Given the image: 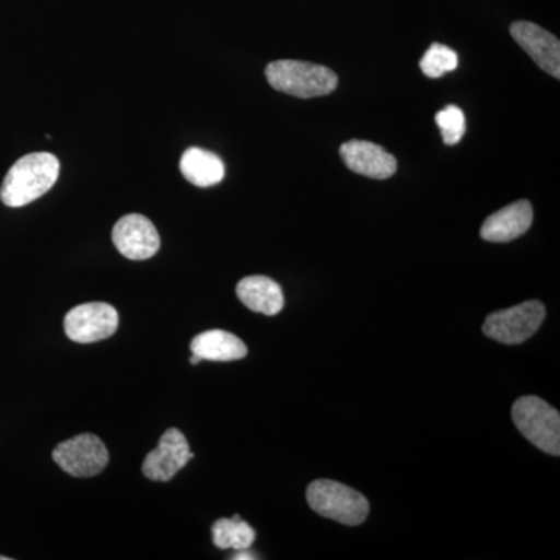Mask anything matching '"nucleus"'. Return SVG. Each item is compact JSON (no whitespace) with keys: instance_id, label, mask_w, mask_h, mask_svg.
<instances>
[{"instance_id":"7ed1b4c3","label":"nucleus","mask_w":560,"mask_h":560,"mask_svg":"<svg viewBox=\"0 0 560 560\" xmlns=\"http://www.w3.org/2000/svg\"><path fill=\"white\" fill-rule=\"evenodd\" d=\"M307 501L320 517L342 525L359 526L370 514V501L359 490L337 481H313L307 489Z\"/></svg>"},{"instance_id":"aec40b11","label":"nucleus","mask_w":560,"mask_h":560,"mask_svg":"<svg viewBox=\"0 0 560 560\" xmlns=\"http://www.w3.org/2000/svg\"><path fill=\"white\" fill-rule=\"evenodd\" d=\"M200 361H202L201 357L195 355V353H194V355H191V359H190L191 364H198V363H200Z\"/></svg>"},{"instance_id":"f257e3e1","label":"nucleus","mask_w":560,"mask_h":560,"mask_svg":"<svg viewBox=\"0 0 560 560\" xmlns=\"http://www.w3.org/2000/svg\"><path fill=\"white\" fill-rule=\"evenodd\" d=\"M60 176V161L51 153H31L11 165L0 200L9 208H22L46 195Z\"/></svg>"},{"instance_id":"f03ea898","label":"nucleus","mask_w":560,"mask_h":560,"mask_svg":"<svg viewBox=\"0 0 560 560\" xmlns=\"http://www.w3.org/2000/svg\"><path fill=\"white\" fill-rule=\"evenodd\" d=\"M265 75L276 91L298 98L323 97L338 86V77L334 70L305 61L270 62L265 69Z\"/></svg>"},{"instance_id":"423d86ee","label":"nucleus","mask_w":560,"mask_h":560,"mask_svg":"<svg viewBox=\"0 0 560 560\" xmlns=\"http://www.w3.org/2000/svg\"><path fill=\"white\" fill-rule=\"evenodd\" d=\"M51 458L70 477L90 478L105 470L109 463V453L101 438L83 433L58 444Z\"/></svg>"},{"instance_id":"6ab92c4d","label":"nucleus","mask_w":560,"mask_h":560,"mask_svg":"<svg viewBox=\"0 0 560 560\" xmlns=\"http://www.w3.org/2000/svg\"><path fill=\"white\" fill-rule=\"evenodd\" d=\"M232 559H234V560H254V559H259V558H257V556L254 555V552H249L248 550H242V551H237V555L232 556Z\"/></svg>"},{"instance_id":"0eeeda50","label":"nucleus","mask_w":560,"mask_h":560,"mask_svg":"<svg viewBox=\"0 0 560 560\" xmlns=\"http://www.w3.org/2000/svg\"><path fill=\"white\" fill-rule=\"evenodd\" d=\"M119 327V313L105 302L79 305L66 315L65 330L70 340L90 345L108 340Z\"/></svg>"},{"instance_id":"2eb2a0df","label":"nucleus","mask_w":560,"mask_h":560,"mask_svg":"<svg viewBox=\"0 0 560 560\" xmlns=\"http://www.w3.org/2000/svg\"><path fill=\"white\" fill-rule=\"evenodd\" d=\"M179 171L190 184L202 189L217 186L224 178L223 161L217 154L197 147L184 151Z\"/></svg>"},{"instance_id":"f8f14e48","label":"nucleus","mask_w":560,"mask_h":560,"mask_svg":"<svg viewBox=\"0 0 560 560\" xmlns=\"http://www.w3.org/2000/svg\"><path fill=\"white\" fill-rule=\"evenodd\" d=\"M533 217V206L528 200L512 202L488 217V220L482 223L481 237L492 243L515 241L529 231Z\"/></svg>"},{"instance_id":"39448f33","label":"nucleus","mask_w":560,"mask_h":560,"mask_svg":"<svg viewBox=\"0 0 560 560\" xmlns=\"http://www.w3.org/2000/svg\"><path fill=\"white\" fill-rule=\"evenodd\" d=\"M545 305L539 301L523 302L506 311L488 316L482 331L486 337L503 345H522L528 341L545 320Z\"/></svg>"},{"instance_id":"1a4fd4ad","label":"nucleus","mask_w":560,"mask_h":560,"mask_svg":"<svg viewBox=\"0 0 560 560\" xmlns=\"http://www.w3.org/2000/svg\"><path fill=\"white\" fill-rule=\"evenodd\" d=\"M194 458L189 442L178 429H168L162 434L160 445L147 455L142 471L149 480L171 481Z\"/></svg>"},{"instance_id":"ddd939ff","label":"nucleus","mask_w":560,"mask_h":560,"mask_svg":"<svg viewBox=\"0 0 560 560\" xmlns=\"http://www.w3.org/2000/svg\"><path fill=\"white\" fill-rule=\"evenodd\" d=\"M237 296L249 311L267 316L278 315L285 304L279 283L265 276L242 279L237 285Z\"/></svg>"},{"instance_id":"9d476101","label":"nucleus","mask_w":560,"mask_h":560,"mask_svg":"<svg viewBox=\"0 0 560 560\" xmlns=\"http://www.w3.org/2000/svg\"><path fill=\"white\" fill-rule=\"evenodd\" d=\"M511 35L541 70L559 80L560 43L555 35L540 25L526 21L514 22L511 25Z\"/></svg>"},{"instance_id":"6e6552de","label":"nucleus","mask_w":560,"mask_h":560,"mask_svg":"<svg viewBox=\"0 0 560 560\" xmlns=\"http://www.w3.org/2000/svg\"><path fill=\"white\" fill-rule=\"evenodd\" d=\"M113 242L121 256L130 260L150 259L161 248L156 228L140 213H130L117 221L113 230Z\"/></svg>"},{"instance_id":"412c9836","label":"nucleus","mask_w":560,"mask_h":560,"mask_svg":"<svg viewBox=\"0 0 560 560\" xmlns=\"http://www.w3.org/2000/svg\"><path fill=\"white\" fill-rule=\"evenodd\" d=\"M0 560H9V558H5V556H0Z\"/></svg>"},{"instance_id":"20e7f679","label":"nucleus","mask_w":560,"mask_h":560,"mask_svg":"<svg viewBox=\"0 0 560 560\" xmlns=\"http://www.w3.org/2000/svg\"><path fill=\"white\" fill-rule=\"evenodd\" d=\"M512 420L523 436L548 455L560 453V415L540 397L526 396L512 407Z\"/></svg>"},{"instance_id":"dca6fc26","label":"nucleus","mask_w":560,"mask_h":560,"mask_svg":"<svg viewBox=\"0 0 560 560\" xmlns=\"http://www.w3.org/2000/svg\"><path fill=\"white\" fill-rule=\"evenodd\" d=\"M213 544L220 550H249L256 540V530L243 522L241 515L232 518H220L212 526Z\"/></svg>"},{"instance_id":"f3484780","label":"nucleus","mask_w":560,"mask_h":560,"mask_svg":"<svg viewBox=\"0 0 560 560\" xmlns=\"http://www.w3.org/2000/svg\"><path fill=\"white\" fill-rule=\"evenodd\" d=\"M458 68V54L444 44H433L420 60V69L429 79H441Z\"/></svg>"},{"instance_id":"9b49d317","label":"nucleus","mask_w":560,"mask_h":560,"mask_svg":"<svg viewBox=\"0 0 560 560\" xmlns=\"http://www.w3.org/2000/svg\"><path fill=\"white\" fill-rule=\"evenodd\" d=\"M341 160L350 171L372 179H388L397 172V161L377 143L352 139L342 143Z\"/></svg>"},{"instance_id":"4468645a","label":"nucleus","mask_w":560,"mask_h":560,"mask_svg":"<svg viewBox=\"0 0 560 560\" xmlns=\"http://www.w3.org/2000/svg\"><path fill=\"white\" fill-rule=\"evenodd\" d=\"M191 353L209 361H235L248 353L245 342L230 331L208 330L190 342Z\"/></svg>"},{"instance_id":"a211bd4d","label":"nucleus","mask_w":560,"mask_h":560,"mask_svg":"<svg viewBox=\"0 0 560 560\" xmlns=\"http://www.w3.org/2000/svg\"><path fill=\"white\" fill-rule=\"evenodd\" d=\"M436 124L447 145H456L466 135V116L458 106L448 105L447 108L440 110L436 114Z\"/></svg>"}]
</instances>
